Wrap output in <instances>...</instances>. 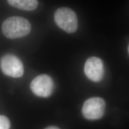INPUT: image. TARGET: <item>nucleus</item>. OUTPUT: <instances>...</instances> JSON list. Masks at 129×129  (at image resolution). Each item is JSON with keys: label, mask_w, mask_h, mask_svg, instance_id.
Returning <instances> with one entry per match:
<instances>
[{"label": "nucleus", "mask_w": 129, "mask_h": 129, "mask_svg": "<svg viewBox=\"0 0 129 129\" xmlns=\"http://www.w3.org/2000/svg\"><path fill=\"white\" fill-rule=\"evenodd\" d=\"M0 68L4 74L13 78H19L24 73L23 63L14 54L3 56L0 60Z\"/></svg>", "instance_id": "obj_3"}, {"label": "nucleus", "mask_w": 129, "mask_h": 129, "mask_svg": "<svg viewBox=\"0 0 129 129\" xmlns=\"http://www.w3.org/2000/svg\"><path fill=\"white\" fill-rule=\"evenodd\" d=\"M105 108V102L102 98H91L87 100L84 104L82 114L87 120H99L104 115Z\"/></svg>", "instance_id": "obj_4"}, {"label": "nucleus", "mask_w": 129, "mask_h": 129, "mask_svg": "<svg viewBox=\"0 0 129 129\" xmlns=\"http://www.w3.org/2000/svg\"><path fill=\"white\" fill-rule=\"evenodd\" d=\"M10 121L7 117L0 115V129H10Z\"/></svg>", "instance_id": "obj_8"}, {"label": "nucleus", "mask_w": 129, "mask_h": 129, "mask_svg": "<svg viewBox=\"0 0 129 129\" xmlns=\"http://www.w3.org/2000/svg\"><path fill=\"white\" fill-rule=\"evenodd\" d=\"M53 79L46 74L38 75L33 79L30 84V90L34 94L41 98L50 96L54 90Z\"/></svg>", "instance_id": "obj_5"}, {"label": "nucleus", "mask_w": 129, "mask_h": 129, "mask_svg": "<svg viewBox=\"0 0 129 129\" xmlns=\"http://www.w3.org/2000/svg\"><path fill=\"white\" fill-rule=\"evenodd\" d=\"M84 72L88 78L92 81H101L104 75L102 60L98 57L88 58L84 65Z\"/></svg>", "instance_id": "obj_6"}, {"label": "nucleus", "mask_w": 129, "mask_h": 129, "mask_svg": "<svg viewBox=\"0 0 129 129\" xmlns=\"http://www.w3.org/2000/svg\"><path fill=\"white\" fill-rule=\"evenodd\" d=\"M7 3L12 7L25 11H33L38 6L37 0H9Z\"/></svg>", "instance_id": "obj_7"}, {"label": "nucleus", "mask_w": 129, "mask_h": 129, "mask_svg": "<svg viewBox=\"0 0 129 129\" xmlns=\"http://www.w3.org/2000/svg\"><path fill=\"white\" fill-rule=\"evenodd\" d=\"M31 25L26 19L19 16H13L4 20L2 31L4 36L10 39L22 38L30 33Z\"/></svg>", "instance_id": "obj_1"}, {"label": "nucleus", "mask_w": 129, "mask_h": 129, "mask_svg": "<svg viewBox=\"0 0 129 129\" xmlns=\"http://www.w3.org/2000/svg\"><path fill=\"white\" fill-rule=\"evenodd\" d=\"M44 129H60V128H59V127L56 126H49V127H46V128Z\"/></svg>", "instance_id": "obj_9"}, {"label": "nucleus", "mask_w": 129, "mask_h": 129, "mask_svg": "<svg viewBox=\"0 0 129 129\" xmlns=\"http://www.w3.org/2000/svg\"><path fill=\"white\" fill-rule=\"evenodd\" d=\"M55 23L62 30L68 33H74L78 29V18L72 9L60 7L56 11L54 15Z\"/></svg>", "instance_id": "obj_2"}, {"label": "nucleus", "mask_w": 129, "mask_h": 129, "mask_svg": "<svg viewBox=\"0 0 129 129\" xmlns=\"http://www.w3.org/2000/svg\"><path fill=\"white\" fill-rule=\"evenodd\" d=\"M128 54H129V44H128Z\"/></svg>", "instance_id": "obj_10"}]
</instances>
